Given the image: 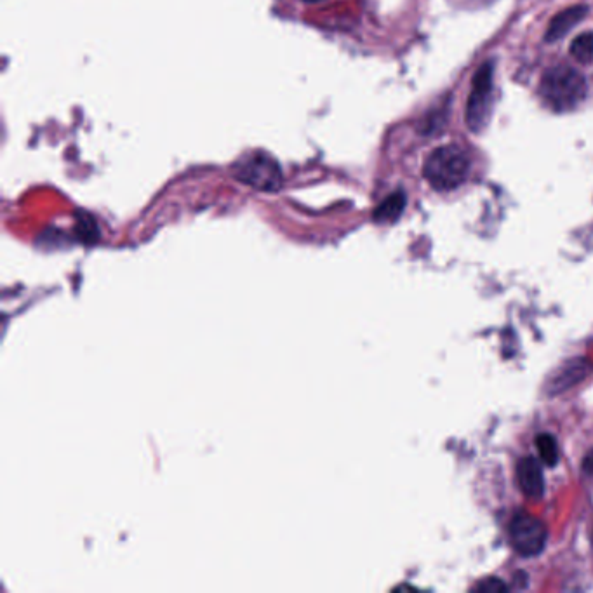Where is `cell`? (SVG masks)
Masks as SVG:
<instances>
[{
	"instance_id": "obj_15",
	"label": "cell",
	"mask_w": 593,
	"mask_h": 593,
	"mask_svg": "<svg viewBox=\"0 0 593 593\" xmlns=\"http://www.w3.org/2000/svg\"><path fill=\"white\" fill-rule=\"evenodd\" d=\"M305 2H320V0H305Z\"/></svg>"
},
{
	"instance_id": "obj_11",
	"label": "cell",
	"mask_w": 593,
	"mask_h": 593,
	"mask_svg": "<svg viewBox=\"0 0 593 593\" xmlns=\"http://www.w3.org/2000/svg\"><path fill=\"white\" fill-rule=\"evenodd\" d=\"M569 51H571V56H573L574 60H578L580 63H592L593 32H587V34H581L580 37H576Z\"/></svg>"
},
{
	"instance_id": "obj_12",
	"label": "cell",
	"mask_w": 593,
	"mask_h": 593,
	"mask_svg": "<svg viewBox=\"0 0 593 593\" xmlns=\"http://www.w3.org/2000/svg\"><path fill=\"white\" fill-rule=\"evenodd\" d=\"M75 232H77V237H79L82 242H86V244H93V242H96L98 237H100V230H98L96 221L93 220V216H89L87 213H82L79 218H77Z\"/></svg>"
},
{
	"instance_id": "obj_9",
	"label": "cell",
	"mask_w": 593,
	"mask_h": 593,
	"mask_svg": "<svg viewBox=\"0 0 593 593\" xmlns=\"http://www.w3.org/2000/svg\"><path fill=\"white\" fill-rule=\"evenodd\" d=\"M406 194L404 192H395L388 199L383 200L380 206L374 211V221L378 223H392L399 220L400 214L406 209Z\"/></svg>"
},
{
	"instance_id": "obj_6",
	"label": "cell",
	"mask_w": 593,
	"mask_h": 593,
	"mask_svg": "<svg viewBox=\"0 0 593 593\" xmlns=\"http://www.w3.org/2000/svg\"><path fill=\"white\" fill-rule=\"evenodd\" d=\"M593 373V364L588 359H571L552 374L547 383V395L557 397L564 394L569 388L576 387L578 383L587 380Z\"/></svg>"
},
{
	"instance_id": "obj_8",
	"label": "cell",
	"mask_w": 593,
	"mask_h": 593,
	"mask_svg": "<svg viewBox=\"0 0 593 593\" xmlns=\"http://www.w3.org/2000/svg\"><path fill=\"white\" fill-rule=\"evenodd\" d=\"M587 6H573L557 14L552 23L548 25V32L545 35L547 42H555V40L562 39L564 35L571 32V28L576 27L580 21L585 20L587 16Z\"/></svg>"
},
{
	"instance_id": "obj_13",
	"label": "cell",
	"mask_w": 593,
	"mask_h": 593,
	"mask_svg": "<svg viewBox=\"0 0 593 593\" xmlns=\"http://www.w3.org/2000/svg\"><path fill=\"white\" fill-rule=\"evenodd\" d=\"M507 590V583H503V581L498 580V578H489V580H484L482 583H479L477 587H474V592L480 593H500L507 592Z\"/></svg>"
},
{
	"instance_id": "obj_4",
	"label": "cell",
	"mask_w": 593,
	"mask_h": 593,
	"mask_svg": "<svg viewBox=\"0 0 593 593\" xmlns=\"http://www.w3.org/2000/svg\"><path fill=\"white\" fill-rule=\"evenodd\" d=\"M493 107V65L486 63L477 70L468 98L467 124L472 133H480L491 119Z\"/></svg>"
},
{
	"instance_id": "obj_5",
	"label": "cell",
	"mask_w": 593,
	"mask_h": 593,
	"mask_svg": "<svg viewBox=\"0 0 593 593\" xmlns=\"http://www.w3.org/2000/svg\"><path fill=\"white\" fill-rule=\"evenodd\" d=\"M547 541V527L533 515L520 512L510 522V543L522 557L541 554L543 548L547 547Z\"/></svg>"
},
{
	"instance_id": "obj_2",
	"label": "cell",
	"mask_w": 593,
	"mask_h": 593,
	"mask_svg": "<svg viewBox=\"0 0 593 593\" xmlns=\"http://www.w3.org/2000/svg\"><path fill=\"white\" fill-rule=\"evenodd\" d=\"M470 171V157L458 145H444L428 155L423 176L430 187L439 192H449L460 187L467 180Z\"/></svg>"
},
{
	"instance_id": "obj_14",
	"label": "cell",
	"mask_w": 593,
	"mask_h": 593,
	"mask_svg": "<svg viewBox=\"0 0 593 593\" xmlns=\"http://www.w3.org/2000/svg\"><path fill=\"white\" fill-rule=\"evenodd\" d=\"M583 468H585L587 474H593V451H590L585 461H583Z\"/></svg>"
},
{
	"instance_id": "obj_1",
	"label": "cell",
	"mask_w": 593,
	"mask_h": 593,
	"mask_svg": "<svg viewBox=\"0 0 593 593\" xmlns=\"http://www.w3.org/2000/svg\"><path fill=\"white\" fill-rule=\"evenodd\" d=\"M585 77L569 65H557L543 75L540 94L554 112H571L587 98Z\"/></svg>"
},
{
	"instance_id": "obj_10",
	"label": "cell",
	"mask_w": 593,
	"mask_h": 593,
	"mask_svg": "<svg viewBox=\"0 0 593 593\" xmlns=\"http://www.w3.org/2000/svg\"><path fill=\"white\" fill-rule=\"evenodd\" d=\"M536 447H538V453L540 458L545 465L548 467H555L560 460L559 444L555 440L554 435L540 434L536 437Z\"/></svg>"
},
{
	"instance_id": "obj_3",
	"label": "cell",
	"mask_w": 593,
	"mask_h": 593,
	"mask_svg": "<svg viewBox=\"0 0 593 593\" xmlns=\"http://www.w3.org/2000/svg\"><path fill=\"white\" fill-rule=\"evenodd\" d=\"M234 176L247 187L260 192H277L282 187L279 162L267 154H247L234 164Z\"/></svg>"
},
{
	"instance_id": "obj_7",
	"label": "cell",
	"mask_w": 593,
	"mask_h": 593,
	"mask_svg": "<svg viewBox=\"0 0 593 593\" xmlns=\"http://www.w3.org/2000/svg\"><path fill=\"white\" fill-rule=\"evenodd\" d=\"M517 482H519L520 491L526 494L529 500H541V496L545 494V475L540 463L531 456H526L519 461Z\"/></svg>"
}]
</instances>
